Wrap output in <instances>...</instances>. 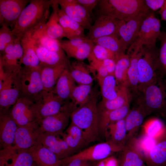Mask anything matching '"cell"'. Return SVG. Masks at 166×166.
<instances>
[{
    "label": "cell",
    "instance_id": "1",
    "mask_svg": "<svg viewBox=\"0 0 166 166\" xmlns=\"http://www.w3.org/2000/svg\"><path fill=\"white\" fill-rule=\"evenodd\" d=\"M51 0H30L20 14L13 28V34L20 38L44 25L49 17Z\"/></svg>",
    "mask_w": 166,
    "mask_h": 166
},
{
    "label": "cell",
    "instance_id": "2",
    "mask_svg": "<svg viewBox=\"0 0 166 166\" xmlns=\"http://www.w3.org/2000/svg\"><path fill=\"white\" fill-rule=\"evenodd\" d=\"M98 93L93 92L89 101L70 113L71 122L83 132L88 144L97 140L100 136L97 102Z\"/></svg>",
    "mask_w": 166,
    "mask_h": 166
},
{
    "label": "cell",
    "instance_id": "3",
    "mask_svg": "<svg viewBox=\"0 0 166 166\" xmlns=\"http://www.w3.org/2000/svg\"><path fill=\"white\" fill-rule=\"evenodd\" d=\"M137 96L136 104L147 116L152 114L166 118V78L160 76L147 85Z\"/></svg>",
    "mask_w": 166,
    "mask_h": 166
},
{
    "label": "cell",
    "instance_id": "4",
    "mask_svg": "<svg viewBox=\"0 0 166 166\" xmlns=\"http://www.w3.org/2000/svg\"><path fill=\"white\" fill-rule=\"evenodd\" d=\"M98 16H104L127 21L141 13L151 12L143 0H100Z\"/></svg>",
    "mask_w": 166,
    "mask_h": 166
},
{
    "label": "cell",
    "instance_id": "5",
    "mask_svg": "<svg viewBox=\"0 0 166 166\" xmlns=\"http://www.w3.org/2000/svg\"><path fill=\"white\" fill-rule=\"evenodd\" d=\"M159 49L143 46L138 62V93L158 77L163 76L157 65Z\"/></svg>",
    "mask_w": 166,
    "mask_h": 166
},
{
    "label": "cell",
    "instance_id": "6",
    "mask_svg": "<svg viewBox=\"0 0 166 166\" xmlns=\"http://www.w3.org/2000/svg\"><path fill=\"white\" fill-rule=\"evenodd\" d=\"M15 80L20 92V97L33 100L44 90L40 67H31L24 66L15 77Z\"/></svg>",
    "mask_w": 166,
    "mask_h": 166
},
{
    "label": "cell",
    "instance_id": "7",
    "mask_svg": "<svg viewBox=\"0 0 166 166\" xmlns=\"http://www.w3.org/2000/svg\"><path fill=\"white\" fill-rule=\"evenodd\" d=\"M37 119L40 121L48 116L56 114L64 108L66 102L53 93L43 90L33 100Z\"/></svg>",
    "mask_w": 166,
    "mask_h": 166
},
{
    "label": "cell",
    "instance_id": "8",
    "mask_svg": "<svg viewBox=\"0 0 166 166\" xmlns=\"http://www.w3.org/2000/svg\"><path fill=\"white\" fill-rule=\"evenodd\" d=\"M9 113L18 126H25L38 121L33 101L25 97H20L18 98Z\"/></svg>",
    "mask_w": 166,
    "mask_h": 166
},
{
    "label": "cell",
    "instance_id": "9",
    "mask_svg": "<svg viewBox=\"0 0 166 166\" xmlns=\"http://www.w3.org/2000/svg\"><path fill=\"white\" fill-rule=\"evenodd\" d=\"M120 152L117 149L105 141L90 146L61 160L66 161L79 159L90 161H100Z\"/></svg>",
    "mask_w": 166,
    "mask_h": 166
},
{
    "label": "cell",
    "instance_id": "10",
    "mask_svg": "<svg viewBox=\"0 0 166 166\" xmlns=\"http://www.w3.org/2000/svg\"><path fill=\"white\" fill-rule=\"evenodd\" d=\"M122 21L106 16H98L86 36L93 42L103 37L118 36V30Z\"/></svg>",
    "mask_w": 166,
    "mask_h": 166
},
{
    "label": "cell",
    "instance_id": "11",
    "mask_svg": "<svg viewBox=\"0 0 166 166\" xmlns=\"http://www.w3.org/2000/svg\"><path fill=\"white\" fill-rule=\"evenodd\" d=\"M30 0H0V24L12 30Z\"/></svg>",
    "mask_w": 166,
    "mask_h": 166
},
{
    "label": "cell",
    "instance_id": "12",
    "mask_svg": "<svg viewBox=\"0 0 166 166\" xmlns=\"http://www.w3.org/2000/svg\"><path fill=\"white\" fill-rule=\"evenodd\" d=\"M160 21L156 18L152 12L143 21L137 38L143 46L155 47L156 39L160 34Z\"/></svg>",
    "mask_w": 166,
    "mask_h": 166
},
{
    "label": "cell",
    "instance_id": "13",
    "mask_svg": "<svg viewBox=\"0 0 166 166\" xmlns=\"http://www.w3.org/2000/svg\"><path fill=\"white\" fill-rule=\"evenodd\" d=\"M42 133L38 121L25 126H18L13 146L18 149H29L38 143Z\"/></svg>",
    "mask_w": 166,
    "mask_h": 166
},
{
    "label": "cell",
    "instance_id": "14",
    "mask_svg": "<svg viewBox=\"0 0 166 166\" xmlns=\"http://www.w3.org/2000/svg\"><path fill=\"white\" fill-rule=\"evenodd\" d=\"M34 162L28 149L12 146L0 150V166H31Z\"/></svg>",
    "mask_w": 166,
    "mask_h": 166
},
{
    "label": "cell",
    "instance_id": "15",
    "mask_svg": "<svg viewBox=\"0 0 166 166\" xmlns=\"http://www.w3.org/2000/svg\"><path fill=\"white\" fill-rule=\"evenodd\" d=\"M119 152V166H146L138 140L135 137L127 140L124 148Z\"/></svg>",
    "mask_w": 166,
    "mask_h": 166
},
{
    "label": "cell",
    "instance_id": "16",
    "mask_svg": "<svg viewBox=\"0 0 166 166\" xmlns=\"http://www.w3.org/2000/svg\"><path fill=\"white\" fill-rule=\"evenodd\" d=\"M71 111L67 104L58 113L46 117L39 121L42 133L61 134L67 126Z\"/></svg>",
    "mask_w": 166,
    "mask_h": 166
},
{
    "label": "cell",
    "instance_id": "17",
    "mask_svg": "<svg viewBox=\"0 0 166 166\" xmlns=\"http://www.w3.org/2000/svg\"><path fill=\"white\" fill-rule=\"evenodd\" d=\"M38 142L55 154L59 160L68 157L74 153L61 134L42 133L38 138Z\"/></svg>",
    "mask_w": 166,
    "mask_h": 166
},
{
    "label": "cell",
    "instance_id": "18",
    "mask_svg": "<svg viewBox=\"0 0 166 166\" xmlns=\"http://www.w3.org/2000/svg\"><path fill=\"white\" fill-rule=\"evenodd\" d=\"M143 45L137 38L128 49L129 65L128 71V86L131 93L137 95L138 84V62Z\"/></svg>",
    "mask_w": 166,
    "mask_h": 166
},
{
    "label": "cell",
    "instance_id": "19",
    "mask_svg": "<svg viewBox=\"0 0 166 166\" xmlns=\"http://www.w3.org/2000/svg\"><path fill=\"white\" fill-rule=\"evenodd\" d=\"M150 13H141L127 21H122L117 35L127 49L137 38L143 21Z\"/></svg>",
    "mask_w": 166,
    "mask_h": 166
},
{
    "label": "cell",
    "instance_id": "20",
    "mask_svg": "<svg viewBox=\"0 0 166 166\" xmlns=\"http://www.w3.org/2000/svg\"><path fill=\"white\" fill-rule=\"evenodd\" d=\"M15 77L7 76L3 81L0 82V111H9L10 107L20 97Z\"/></svg>",
    "mask_w": 166,
    "mask_h": 166
},
{
    "label": "cell",
    "instance_id": "21",
    "mask_svg": "<svg viewBox=\"0 0 166 166\" xmlns=\"http://www.w3.org/2000/svg\"><path fill=\"white\" fill-rule=\"evenodd\" d=\"M104 137L106 142L120 152L122 151L125 146L127 139L125 118L109 124L106 128Z\"/></svg>",
    "mask_w": 166,
    "mask_h": 166
},
{
    "label": "cell",
    "instance_id": "22",
    "mask_svg": "<svg viewBox=\"0 0 166 166\" xmlns=\"http://www.w3.org/2000/svg\"><path fill=\"white\" fill-rule=\"evenodd\" d=\"M18 127L9 111H0V141L2 149L13 145Z\"/></svg>",
    "mask_w": 166,
    "mask_h": 166
},
{
    "label": "cell",
    "instance_id": "23",
    "mask_svg": "<svg viewBox=\"0 0 166 166\" xmlns=\"http://www.w3.org/2000/svg\"><path fill=\"white\" fill-rule=\"evenodd\" d=\"M146 166L166 164V126L162 135L156 139L154 145L144 155Z\"/></svg>",
    "mask_w": 166,
    "mask_h": 166
},
{
    "label": "cell",
    "instance_id": "24",
    "mask_svg": "<svg viewBox=\"0 0 166 166\" xmlns=\"http://www.w3.org/2000/svg\"><path fill=\"white\" fill-rule=\"evenodd\" d=\"M69 61L55 66H40L41 76L44 90L51 91L64 71L69 68Z\"/></svg>",
    "mask_w": 166,
    "mask_h": 166
},
{
    "label": "cell",
    "instance_id": "25",
    "mask_svg": "<svg viewBox=\"0 0 166 166\" xmlns=\"http://www.w3.org/2000/svg\"><path fill=\"white\" fill-rule=\"evenodd\" d=\"M28 149L38 166H61V160L41 144L38 142Z\"/></svg>",
    "mask_w": 166,
    "mask_h": 166
},
{
    "label": "cell",
    "instance_id": "26",
    "mask_svg": "<svg viewBox=\"0 0 166 166\" xmlns=\"http://www.w3.org/2000/svg\"><path fill=\"white\" fill-rule=\"evenodd\" d=\"M131 95L127 85H117V97L111 100H102L97 105L98 113L117 109L129 103Z\"/></svg>",
    "mask_w": 166,
    "mask_h": 166
},
{
    "label": "cell",
    "instance_id": "27",
    "mask_svg": "<svg viewBox=\"0 0 166 166\" xmlns=\"http://www.w3.org/2000/svg\"><path fill=\"white\" fill-rule=\"evenodd\" d=\"M52 13L47 22L38 29L42 33L49 37L60 40L65 37L62 28L57 18V8L59 5L57 0H51Z\"/></svg>",
    "mask_w": 166,
    "mask_h": 166
},
{
    "label": "cell",
    "instance_id": "28",
    "mask_svg": "<svg viewBox=\"0 0 166 166\" xmlns=\"http://www.w3.org/2000/svg\"><path fill=\"white\" fill-rule=\"evenodd\" d=\"M34 31L27 32L20 38L21 43L23 49V55L19 61L24 66L31 67H40L41 63L33 46L32 34Z\"/></svg>",
    "mask_w": 166,
    "mask_h": 166
},
{
    "label": "cell",
    "instance_id": "29",
    "mask_svg": "<svg viewBox=\"0 0 166 166\" xmlns=\"http://www.w3.org/2000/svg\"><path fill=\"white\" fill-rule=\"evenodd\" d=\"M59 6L57 8L58 19L63 30L65 37L70 40L85 36V28L69 17Z\"/></svg>",
    "mask_w": 166,
    "mask_h": 166
},
{
    "label": "cell",
    "instance_id": "30",
    "mask_svg": "<svg viewBox=\"0 0 166 166\" xmlns=\"http://www.w3.org/2000/svg\"><path fill=\"white\" fill-rule=\"evenodd\" d=\"M130 110L129 103L117 109L98 113L100 135L104 137L107 126L111 123L124 119Z\"/></svg>",
    "mask_w": 166,
    "mask_h": 166
},
{
    "label": "cell",
    "instance_id": "31",
    "mask_svg": "<svg viewBox=\"0 0 166 166\" xmlns=\"http://www.w3.org/2000/svg\"><path fill=\"white\" fill-rule=\"evenodd\" d=\"M33 42L34 49L41 63L40 66H55L69 61L65 53L50 51Z\"/></svg>",
    "mask_w": 166,
    "mask_h": 166
},
{
    "label": "cell",
    "instance_id": "32",
    "mask_svg": "<svg viewBox=\"0 0 166 166\" xmlns=\"http://www.w3.org/2000/svg\"><path fill=\"white\" fill-rule=\"evenodd\" d=\"M136 106L130 110L125 118L127 131V140L135 137L147 115L144 109L136 104Z\"/></svg>",
    "mask_w": 166,
    "mask_h": 166
},
{
    "label": "cell",
    "instance_id": "33",
    "mask_svg": "<svg viewBox=\"0 0 166 166\" xmlns=\"http://www.w3.org/2000/svg\"><path fill=\"white\" fill-rule=\"evenodd\" d=\"M69 69H65L62 73L52 91L65 101L70 99L72 92L76 86L75 82L70 75Z\"/></svg>",
    "mask_w": 166,
    "mask_h": 166
},
{
    "label": "cell",
    "instance_id": "34",
    "mask_svg": "<svg viewBox=\"0 0 166 166\" xmlns=\"http://www.w3.org/2000/svg\"><path fill=\"white\" fill-rule=\"evenodd\" d=\"M61 136L69 147L74 151H77L88 144L81 130L71 122Z\"/></svg>",
    "mask_w": 166,
    "mask_h": 166
},
{
    "label": "cell",
    "instance_id": "35",
    "mask_svg": "<svg viewBox=\"0 0 166 166\" xmlns=\"http://www.w3.org/2000/svg\"><path fill=\"white\" fill-rule=\"evenodd\" d=\"M22 57L13 49L10 52L0 53V62L7 76L15 77L19 73L22 68L19 62Z\"/></svg>",
    "mask_w": 166,
    "mask_h": 166
},
{
    "label": "cell",
    "instance_id": "36",
    "mask_svg": "<svg viewBox=\"0 0 166 166\" xmlns=\"http://www.w3.org/2000/svg\"><path fill=\"white\" fill-rule=\"evenodd\" d=\"M89 66L81 61H74L71 64L69 71L75 82L79 85L92 84L93 79L90 74Z\"/></svg>",
    "mask_w": 166,
    "mask_h": 166
},
{
    "label": "cell",
    "instance_id": "37",
    "mask_svg": "<svg viewBox=\"0 0 166 166\" xmlns=\"http://www.w3.org/2000/svg\"><path fill=\"white\" fill-rule=\"evenodd\" d=\"M92 86V84L79 85L75 86L70 98L71 101L70 105L72 111L89 101L93 93Z\"/></svg>",
    "mask_w": 166,
    "mask_h": 166
},
{
    "label": "cell",
    "instance_id": "38",
    "mask_svg": "<svg viewBox=\"0 0 166 166\" xmlns=\"http://www.w3.org/2000/svg\"><path fill=\"white\" fill-rule=\"evenodd\" d=\"M93 42L113 53L116 55L117 59L120 56L125 53V52L127 49L117 35L102 37L93 41Z\"/></svg>",
    "mask_w": 166,
    "mask_h": 166
},
{
    "label": "cell",
    "instance_id": "39",
    "mask_svg": "<svg viewBox=\"0 0 166 166\" xmlns=\"http://www.w3.org/2000/svg\"><path fill=\"white\" fill-rule=\"evenodd\" d=\"M100 87L102 100H111L117 94V85L114 75H109L102 77L96 78Z\"/></svg>",
    "mask_w": 166,
    "mask_h": 166
},
{
    "label": "cell",
    "instance_id": "40",
    "mask_svg": "<svg viewBox=\"0 0 166 166\" xmlns=\"http://www.w3.org/2000/svg\"><path fill=\"white\" fill-rule=\"evenodd\" d=\"M32 38L34 43L53 51L64 53L60 46L59 40L51 38L41 32L38 29L32 33Z\"/></svg>",
    "mask_w": 166,
    "mask_h": 166
},
{
    "label": "cell",
    "instance_id": "41",
    "mask_svg": "<svg viewBox=\"0 0 166 166\" xmlns=\"http://www.w3.org/2000/svg\"><path fill=\"white\" fill-rule=\"evenodd\" d=\"M116 62L114 76L117 85L128 86V71L129 65L128 56L127 53L124 54L119 57Z\"/></svg>",
    "mask_w": 166,
    "mask_h": 166
},
{
    "label": "cell",
    "instance_id": "42",
    "mask_svg": "<svg viewBox=\"0 0 166 166\" xmlns=\"http://www.w3.org/2000/svg\"><path fill=\"white\" fill-rule=\"evenodd\" d=\"M165 128L166 125L160 119H151L143 125L144 136L156 139L162 135Z\"/></svg>",
    "mask_w": 166,
    "mask_h": 166
},
{
    "label": "cell",
    "instance_id": "43",
    "mask_svg": "<svg viewBox=\"0 0 166 166\" xmlns=\"http://www.w3.org/2000/svg\"><path fill=\"white\" fill-rule=\"evenodd\" d=\"M95 44L88 39L79 47L74 49H65L64 51L69 57H73L80 61L90 56Z\"/></svg>",
    "mask_w": 166,
    "mask_h": 166
},
{
    "label": "cell",
    "instance_id": "44",
    "mask_svg": "<svg viewBox=\"0 0 166 166\" xmlns=\"http://www.w3.org/2000/svg\"><path fill=\"white\" fill-rule=\"evenodd\" d=\"M76 0H57L60 9L71 19L84 27L89 30L85 23L81 19L74 6Z\"/></svg>",
    "mask_w": 166,
    "mask_h": 166
},
{
    "label": "cell",
    "instance_id": "45",
    "mask_svg": "<svg viewBox=\"0 0 166 166\" xmlns=\"http://www.w3.org/2000/svg\"><path fill=\"white\" fill-rule=\"evenodd\" d=\"M160 41L157 60L159 70L166 78V32H161L158 37Z\"/></svg>",
    "mask_w": 166,
    "mask_h": 166
},
{
    "label": "cell",
    "instance_id": "46",
    "mask_svg": "<svg viewBox=\"0 0 166 166\" xmlns=\"http://www.w3.org/2000/svg\"><path fill=\"white\" fill-rule=\"evenodd\" d=\"M88 58H93L100 61L109 58L113 59L116 61L117 59L113 53L103 47L96 44L94 45Z\"/></svg>",
    "mask_w": 166,
    "mask_h": 166
},
{
    "label": "cell",
    "instance_id": "47",
    "mask_svg": "<svg viewBox=\"0 0 166 166\" xmlns=\"http://www.w3.org/2000/svg\"><path fill=\"white\" fill-rule=\"evenodd\" d=\"M0 29V51L3 52L6 46L12 42L16 37L12 33V30L4 24L1 25Z\"/></svg>",
    "mask_w": 166,
    "mask_h": 166
},
{
    "label": "cell",
    "instance_id": "48",
    "mask_svg": "<svg viewBox=\"0 0 166 166\" xmlns=\"http://www.w3.org/2000/svg\"><path fill=\"white\" fill-rule=\"evenodd\" d=\"M89 38L85 36L84 37L65 40H59L60 47L64 50L76 48L86 42Z\"/></svg>",
    "mask_w": 166,
    "mask_h": 166
},
{
    "label": "cell",
    "instance_id": "49",
    "mask_svg": "<svg viewBox=\"0 0 166 166\" xmlns=\"http://www.w3.org/2000/svg\"><path fill=\"white\" fill-rule=\"evenodd\" d=\"M76 0L74 4L75 8L81 19L85 23L89 29L92 25V17Z\"/></svg>",
    "mask_w": 166,
    "mask_h": 166
},
{
    "label": "cell",
    "instance_id": "50",
    "mask_svg": "<svg viewBox=\"0 0 166 166\" xmlns=\"http://www.w3.org/2000/svg\"><path fill=\"white\" fill-rule=\"evenodd\" d=\"M100 0H77V2L81 5L93 17V10L97 6Z\"/></svg>",
    "mask_w": 166,
    "mask_h": 166
},
{
    "label": "cell",
    "instance_id": "51",
    "mask_svg": "<svg viewBox=\"0 0 166 166\" xmlns=\"http://www.w3.org/2000/svg\"><path fill=\"white\" fill-rule=\"evenodd\" d=\"M91 161L79 159H76L69 161L61 160V166H90Z\"/></svg>",
    "mask_w": 166,
    "mask_h": 166
},
{
    "label": "cell",
    "instance_id": "52",
    "mask_svg": "<svg viewBox=\"0 0 166 166\" xmlns=\"http://www.w3.org/2000/svg\"><path fill=\"white\" fill-rule=\"evenodd\" d=\"M94 166H119V164L118 159L113 155L99 161Z\"/></svg>",
    "mask_w": 166,
    "mask_h": 166
},
{
    "label": "cell",
    "instance_id": "53",
    "mask_svg": "<svg viewBox=\"0 0 166 166\" xmlns=\"http://www.w3.org/2000/svg\"><path fill=\"white\" fill-rule=\"evenodd\" d=\"M101 61L102 65L107 70L109 75H114L116 61L113 59L109 58Z\"/></svg>",
    "mask_w": 166,
    "mask_h": 166
},
{
    "label": "cell",
    "instance_id": "54",
    "mask_svg": "<svg viewBox=\"0 0 166 166\" xmlns=\"http://www.w3.org/2000/svg\"><path fill=\"white\" fill-rule=\"evenodd\" d=\"M165 0H145V3L147 7L153 11H156L160 9L164 2Z\"/></svg>",
    "mask_w": 166,
    "mask_h": 166
},
{
    "label": "cell",
    "instance_id": "55",
    "mask_svg": "<svg viewBox=\"0 0 166 166\" xmlns=\"http://www.w3.org/2000/svg\"><path fill=\"white\" fill-rule=\"evenodd\" d=\"M158 13L161 16V20L166 21V0H165L163 5Z\"/></svg>",
    "mask_w": 166,
    "mask_h": 166
},
{
    "label": "cell",
    "instance_id": "56",
    "mask_svg": "<svg viewBox=\"0 0 166 166\" xmlns=\"http://www.w3.org/2000/svg\"><path fill=\"white\" fill-rule=\"evenodd\" d=\"M31 166H38L34 162Z\"/></svg>",
    "mask_w": 166,
    "mask_h": 166
},
{
    "label": "cell",
    "instance_id": "57",
    "mask_svg": "<svg viewBox=\"0 0 166 166\" xmlns=\"http://www.w3.org/2000/svg\"><path fill=\"white\" fill-rule=\"evenodd\" d=\"M164 166H166V164Z\"/></svg>",
    "mask_w": 166,
    "mask_h": 166
},
{
    "label": "cell",
    "instance_id": "58",
    "mask_svg": "<svg viewBox=\"0 0 166 166\" xmlns=\"http://www.w3.org/2000/svg\"></svg>",
    "mask_w": 166,
    "mask_h": 166
}]
</instances>
